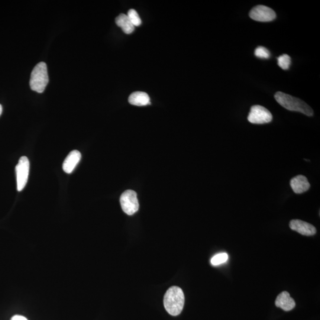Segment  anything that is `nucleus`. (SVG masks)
<instances>
[{
    "mask_svg": "<svg viewBox=\"0 0 320 320\" xmlns=\"http://www.w3.org/2000/svg\"><path fill=\"white\" fill-rule=\"evenodd\" d=\"M185 300V295L180 287H171L165 293L164 308L171 315H179L183 309Z\"/></svg>",
    "mask_w": 320,
    "mask_h": 320,
    "instance_id": "nucleus-1",
    "label": "nucleus"
},
{
    "mask_svg": "<svg viewBox=\"0 0 320 320\" xmlns=\"http://www.w3.org/2000/svg\"><path fill=\"white\" fill-rule=\"evenodd\" d=\"M274 98L279 104L289 111L300 112L308 116H312L313 115V110L311 107L302 100L295 97L278 92L274 95Z\"/></svg>",
    "mask_w": 320,
    "mask_h": 320,
    "instance_id": "nucleus-2",
    "label": "nucleus"
},
{
    "mask_svg": "<svg viewBox=\"0 0 320 320\" xmlns=\"http://www.w3.org/2000/svg\"><path fill=\"white\" fill-rule=\"evenodd\" d=\"M49 83L47 64L41 62L32 71L30 80L31 89L39 93H43Z\"/></svg>",
    "mask_w": 320,
    "mask_h": 320,
    "instance_id": "nucleus-3",
    "label": "nucleus"
},
{
    "mask_svg": "<svg viewBox=\"0 0 320 320\" xmlns=\"http://www.w3.org/2000/svg\"><path fill=\"white\" fill-rule=\"evenodd\" d=\"M120 203L123 211L128 215H134L139 209L137 193L128 190L122 194Z\"/></svg>",
    "mask_w": 320,
    "mask_h": 320,
    "instance_id": "nucleus-4",
    "label": "nucleus"
},
{
    "mask_svg": "<svg viewBox=\"0 0 320 320\" xmlns=\"http://www.w3.org/2000/svg\"><path fill=\"white\" fill-rule=\"evenodd\" d=\"M270 112L264 107L255 105L251 107L248 116V121L254 124H264L272 121Z\"/></svg>",
    "mask_w": 320,
    "mask_h": 320,
    "instance_id": "nucleus-5",
    "label": "nucleus"
},
{
    "mask_svg": "<svg viewBox=\"0 0 320 320\" xmlns=\"http://www.w3.org/2000/svg\"><path fill=\"white\" fill-rule=\"evenodd\" d=\"M30 163L28 158L22 157L16 167V178H17V189L19 192L24 190L28 183Z\"/></svg>",
    "mask_w": 320,
    "mask_h": 320,
    "instance_id": "nucleus-6",
    "label": "nucleus"
},
{
    "mask_svg": "<svg viewBox=\"0 0 320 320\" xmlns=\"http://www.w3.org/2000/svg\"><path fill=\"white\" fill-rule=\"evenodd\" d=\"M249 16L254 21L261 22L273 21L276 18L273 10L262 5L257 6L252 9Z\"/></svg>",
    "mask_w": 320,
    "mask_h": 320,
    "instance_id": "nucleus-7",
    "label": "nucleus"
},
{
    "mask_svg": "<svg viewBox=\"0 0 320 320\" xmlns=\"http://www.w3.org/2000/svg\"><path fill=\"white\" fill-rule=\"evenodd\" d=\"M289 227L292 230L305 236L313 235L316 232V229L314 226L309 223L299 220V219H293L290 221Z\"/></svg>",
    "mask_w": 320,
    "mask_h": 320,
    "instance_id": "nucleus-8",
    "label": "nucleus"
},
{
    "mask_svg": "<svg viewBox=\"0 0 320 320\" xmlns=\"http://www.w3.org/2000/svg\"><path fill=\"white\" fill-rule=\"evenodd\" d=\"M81 158H82V154L80 151L77 150L71 151L63 163V169L65 172L67 174L72 173L80 162Z\"/></svg>",
    "mask_w": 320,
    "mask_h": 320,
    "instance_id": "nucleus-9",
    "label": "nucleus"
},
{
    "mask_svg": "<svg viewBox=\"0 0 320 320\" xmlns=\"http://www.w3.org/2000/svg\"><path fill=\"white\" fill-rule=\"evenodd\" d=\"M275 305L284 311H289L295 307V302L290 296L289 292L283 291L277 296Z\"/></svg>",
    "mask_w": 320,
    "mask_h": 320,
    "instance_id": "nucleus-10",
    "label": "nucleus"
},
{
    "mask_svg": "<svg viewBox=\"0 0 320 320\" xmlns=\"http://www.w3.org/2000/svg\"><path fill=\"white\" fill-rule=\"evenodd\" d=\"M290 185L294 193L301 194L304 193L310 188V184L306 177L303 175H298L292 178L290 182Z\"/></svg>",
    "mask_w": 320,
    "mask_h": 320,
    "instance_id": "nucleus-11",
    "label": "nucleus"
},
{
    "mask_svg": "<svg viewBox=\"0 0 320 320\" xmlns=\"http://www.w3.org/2000/svg\"><path fill=\"white\" fill-rule=\"evenodd\" d=\"M130 104L137 106H144L150 105V98L148 94L142 92L132 93L128 99Z\"/></svg>",
    "mask_w": 320,
    "mask_h": 320,
    "instance_id": "nucleus-12",
    "label": "nucleus"
},
{
    "mask_svg": "<svg viewBox=\"0 0 320 320\" xmlns=\"http://www.w3.org/2000/svg\"><path fill=\"white\" fill-rule=\"evenodd\" d=\"M116 24L122 28L126 34H131L134 32L135 27L132 25L127 15L121 14L116 18Z\"/></svg>",
    "mask_w": 320,
    "mask_h": 320,
    "instance_id": "nucleus-13",
    "label": "nucleus"
},
{
    "mask_svg": "<svg viewBox=\"0 0 320 320\" xmlns=\"http://www.w3.org/2000/svg\"><path fill=\"white\" fill-rule=\"evenodd\" d=\"M277 64L281 69L286 70L289 69L291 64V59L287 54H283L277 58Z\"/></svg>",
    "mask_w": 320,
    "mask_h": 320,
    "instance_id": "nucleus-14",
    "label": "nucleus"
},
{
    "mask_svg": "<svg viewBox=\"0 0 320 320\" xmlns=\"http://www.w3.org/2000/svg\"><path fill=\"white\" fill-rule=\"evenodd\" d=\"M128 17L129 20L131 22L132 25L134 27H140L142 24L141 19L140 18V16L138 15L137 11L134 9L129 10L128 12Z\"/></svg>",
    "mask_w": 320,
    "mask_h": 320,
    "instance_id": "nucleus-15",
    "label": "nucleus"
},
{
    "mask_svg": "<svg viewBox=\"0 0 320 320\" xmlns=\"http://www.w3.org/2000/svg\"><path fill=\"white\" fill-rule=\"evenodd\" d=\"M228 259V255L227 253H220L215 255L211 259V264L213 266H218V265L226 262Z\"/></svg>",
    "mask_w": 320,
    "mask_h": 320,
    "instance_id": "nucleus-16",
    "label": "nucleus"
},
{
    "mask_svg": "<svg viewBox=\"0 0 320 320\" xmlns=\"http://www.w3.org/2000/svg\"><path fill=\"white\" fill-rule=\"evenodd\" d=\"M254 54L256 57L263 59H269L270 53L267 48L263 47H258L255 50Z\"/></svg>",
    "mask_w": 320,
    "mask_h": 320,
    "instance_id": "nucleus-17",
    "label": "nucleus"
},
{
    "mask_svg": "<svg viewBox=\"0 0 320 320\" xmlns=\"http://www.w3.org/2000/svg\"><path fill=\"white\" fill-rule=\"evenodd\" d=\"M11 320H28L25 316L22 315H16L12 318Z\"/></svg>",
    "mask_w": 320,
    "mask_h": 320,
    "instance_id": "nucleus-18",
    "label": "nucleus"
},
{
    "mask_svg": "<svg viewBox=\"0 0 320 320\" xmlns=\"http://www.w3.org/2000/svg\"><path fill=\"white\" fill-rule=\"evenodd\" d=\"M2 112H3L2 106L1 105H0V116H1V115L2 114Z\"/></svg>",
    "mask_w": 320,
    "mask_h": 320,
    "instance_id": "nucleus-19",
    "label": "nucleus"
}]
</instances>
